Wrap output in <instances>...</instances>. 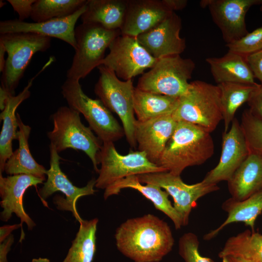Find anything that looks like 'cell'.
Segmentation results:
<instances>
[{
    "label": "cell",
    "instance_id": "6da1fadb",
    "mask_svg": "<svg viewBox=\"0 0 262 262\" xmlns=\"http://www.w3.org/2000/svg\"><path fill=\"white\" fill-rule=\"evenodd\" d=\"M115 238L118 250L134 262H160L175 242L167 223L150 213L127 219Z\"/></svg>",
    "mask_w": 262,
    "mask_h": 262
},
{
    "label": "cell",
    "instance_id": "7a4b0ae2",
    "mask_svg": "<svg viewBox=\"0 0 262 262\" xmlns=\"http://www.w3.org/2000/svg\"><path fill=\"white\" fill-rule=\"evenodd\" d=\"M214 150L210 132L197 125L178 121L157 165L180 176L186 168L204 163Z\"/></svg>",
    "mask_w": 262,
    "mask_h": 262
},
{
    "label": "cell",
    "instance_id": "3957f363",
    "mask_svg": "<svg viewBox=\"0 0 262 262\" xmlns=\"http://www.w3.org/2000/svg\"><path fill=\"white\" fill-rule=\"evenodd\" d=\"M80 114L69 106L59 107L51 115L53 128L47 135L58 153L70 148L84 152L98 173V158L103 142L82 122Z\"/></svg>",
    "mask_w": 262,
    "mask_h": 262
},
{
    "label": "cell",
    "instance_id": "277c9868",
    "mask_svg": "<svg viewBox=\"0 0 262 262\" xmlns=\"http://www.w3.org/2000/svg\"><path fill=\"white\" fill-rule=\"evenodd\" d=\"M172 116L177 122H186L213 131L223 120L219 87L198 80L190 82L187 92L179 98Z\"/></svg>",
    "mask_w": 262,
    "mask_h": 262
},
{
    "label": "cell",
    "instance_id": "5b68a950",
    "mask_svg": "<svg viewBox=\"0 0 262 262\" xmlns=\"http://www.w3.org/2000/svg\"><path fill=\"white\" fill-rule=\"evenodd\" d=\"M121 35L120 30H108L96 23H82L75 29L76 48L67 79L80 81L101 65L106 49Z\"/></svg>",
    "mask_w": 262,
    "mask_h": 262
},
{
    "label": "cell",
    "instance_id": "8992f818",
    "mask_svg": "<svg viewBox=\"0 0 262 262\" xmlns=\"http://www.w3.org/2000/svg\"><path fill=\"white\" fill-rule=\"evenodd\" d=\"M51 38L30 33L0 34V43L4 47L8 57L2 72L0 88L15 96V90L33 56L49 48Z\"/></svg>",
    "mask_w": 262,
    "mask_h": 262
},
{
    "label": "cell",
    "instance_id": "52a82bcc",
    "mask_svg": "<svg viewBox=\"0 0 262 262\" xmlns=\"http://www.w3.org/2000/svg\"><path fill=\"white\" fill-rule=\"evenodd\" d=\"M100 74L94 92L104 106L115 113L121 120L126 139L131 147L136 148L135 137L137 119L134 117L132 79L119 80L115 73L103 65L98 67Z\"/></svg>",
    "mask_w": 262,
    "mask_h": 262
},
{
    "label": "cell",
    "instance_id": "ba28073f",
    "mask_svg": "<svg viewBox=\"0 0 262 262\" xmlns=\"http://www.w3.org/2000/svg\"><path fill=\"white\" fill-rule=\"evenodd\" d=\"M61 89L68 106L83 115L89 127L103 143H114L125 135L123 128L112 112L100 99L88 97L79 80L67 78Z\"/></svg>",
    "mask_w": 262,
    "mask_h": 262
},
{
    "label": "cell",
    "instance_id": "9c48e42d",
    "mask_svg": "<svg viewBox=\"0 0 262 262\" xmlns=\"http://www.w3.org/2000/svg\"><path fill=\"white\" fill-rule=\"evenodd\" d=\"M195 68L194 62L180 55L157 59L139 79L136 88L144 91L180 98L188 90Z\"/></svg>",
    "mask_w": 262,
    "mask_h": 262
},
{
    "label": "cell",
    "instance_id": "30bf717a",
    "mask_svg": "<svg viewBox=\"0 0 262 262\" xmlns=\"http://www.w3.org/2000/svg\"><path fill=\"white\" fill-rule=\"evenodd\" d=\"M98 162L100 168L96 180L95 187L104 190L130 176L167 172L150 162L143 151H130L127 155L120 154L113 142L103 143Z\"/></svg>",
    "mask_w": 262,
    "mask_h": 262
},
{
    "label": "cell",
    "instance_id": "8fae6325",
    "mask_svg": "<svg viewBox=\"0 0 262 262\" xmlns=\"http://www.w3.org/2000/svg\"><path fill=\"white\" fill-rule=\"evenodd\" d=\"M109 53L101 63L124 81L144 74L157 59L139 43L136 37L120 35L109 47Z\"/></svg>",
    "mask_w": 262,
    "mask_h": 262
},
{
    "label": "cell",
    "instance_id": "7c38bea8",
    "mask_svg": "<svg viewBox=\"0 0 262 262\" xmlns=\"http://www.w3.org/2000/svg\"><path fill=\"white\" fill-rule=\"evenodd\" d=\"M141 183L158 186L165 190L174 201L173 206L183 220L184 226L188 225L192 210L196 201L203 196L219 189L217 184L203 180L187 184L180 176L169 172H160L137 175Z\"/></svg>",
    "mask_w": 262,
    "mask_h": 262
},
{
    "label": "cell",
    "instance_id": "4fadbf2b",
    "mask_svg": "<svg viewBox=\"0 0 262 262\" xmlns=\"http://www.w3.org/2000/svg\"><path fill=\"white\" fill-rule=\"evenodd\" d=\"M50 167L47 170V180L38 191L41 200L44 201L56 192L60 191L65 195V198L60 196L54 198V203L60 210L72 212L77 221L83 219L78 213L76 207L77 200L82 196L93 195L96 190V180L92 179L84 187H78L73 184L60 167L61 157L55 147L50 144Z\"/></svg>",
    "mask_w": 262,
    "mask_h": 262
},
{
    "label": "cell",
    "instance_id": "5bb4252c",
    "mask_svg": "<svg viewBox=\"0 0 262 262\" xmlns=\"http://www.w3.org/2000/svg\"><path fill=\"white\" fill-rule=\"evenodd\" d=\"M261 0H203L201 7H208L214 23L227 44L236 41L248 33L246 15L250 8Z\"/></svg>",
    "mask_w": 262,
    "mask_h": 262
},
{
    "label": "cell",
    "instance_id": "9a60e30c",
    "mask_svg": "<svg viewBox=\"0 0 262 262\" xmlns=\"http://www.w3.org/2000/svg\"><path fill=\"white\" fill-rule=\"evenodd\" d=\"M181 27V18L173 12L136 38L139 43L156 59L180 55L186 48V41L180 35Z\"/></svg>",
    "mask_w": 262,
    "mask_h": 262
},
{
    "label": "cell",
    "instance_id": "2e32d148",
    "mask_svg": "<svg viewBox=\"0 0 262 262\" xmlns=\"http://www.w3.org/2000/svg\"><path fill=\"white\" fill-rule=\"evenodd\" d=\"M222 152L218 164L202 180L217 184L229 180L249 154V151L240 123L234 118L228 132L223 133Z\"/></svg>",
    "mask_w": 262,
    "mask_h": 262
},
{
    "label": "cell",
    "instance_id": "e0dca14e",
    "mask_svg": "<svg viewBox=\"0 0 262 262\" xmlns=\"http://www.w3.org/2000/svg\"><path fill=\"white\" fill-rule=\"evenodd\" d=\"M86 4L73 15L63 18L39 22H27L18 19L1 21L0 33H30L41 34L60 39L75 49L77 46L75 37V25L85 11Z\"/></svg>",
    "mask_w": 262,
    "mask_h": 262
},
{
    "label": "cell",
    "instance_id": "ac0fdd59",
    "mask_svg": "<svg viewBox=\"0 0 262 262\" xmlns=\"http://www.w3.org/2000/svg\"><path fill=\"white\" fill-rule=\"evenodd\" d=\"M44 180L26 174L10 175L3 177L0 174V219L7 222L13 213L21 220V225L25 223L29 230L35 226L34 221L24 210L23 197L27 189L33 186L42 183Z\"/></svg>",
    "mask_w": 262,
    "mask_h": 262
},
{
    "label": "cell",
    "instance_id": "d6986e66",
    "mask_svg": "<svg viewBox=\"0 0 262 262\" xmlns=\"http://www.w3.org/2000/svg\"><path fill=\"white\" fill-rule=\"evenodd\" d=\"M177 124L171 115L145 121L137 120L135 137L139 150L144 152L149 161L157 164Z\"/></svg>",
    "mask_w": 262,
    "mask_h": 262
},
{
    "label": "cell",
    "instance_id": "ffe728a7",
    "mask_svg": "<svg viewBox=\"0 0 262 262\" xmlns=\"http://www.w3.org/2000/svg\"><path fill=\"white\" fill-rule=\"evenodd\" d=\"M172 12L163 0H128L121 35L137 37Z\"/></svg>",
    "mask_w": 262,
    "mask_h": 262
},
{
    "label": "cell",
    "instance_id": "44dd1931",
    "mask_svg": "<svg viewBox=\"0 0 262 262\" xmlns=\"http://www.w3.org/2000/svg\"><path fill=\"white\" fill-rule=\"evenodd\" d=\"M125 188L136 190L149 200L157 210L162 212L172 220L176 229L184 226L181 216L168 199L169 195L167 192L155 185H143L137 175L130 176L116 181L104 190L103 197L107 199L110 196L118 195Z\"/></svg>",
    "mask_w": 262,
    "mask_h": 262
},
{
    "label": "cell",
    "instance_id": "7402d4cb",
    "mask_svg": "<svg viewBox=\"0 0 262 262\" xmlns=\"http://www.w3.org/2000/svg\"><path fill=\"white\" fill-rule=\"evenodd\" d=\"M50 65L48 62L42 69L29 81L27 85L17 96H9L4 108L0 114L2 126L0 134V174L4 171L5 164L13 153L12 142L16 139L17 128L18 127L16 111L18 106L31 95L30 89L34 79Z\"/></svg>",
    "mask_w": 262,
    "mask_h": 262
},
{
    "label": "cell",
    "instance_id": "603a6c76",
    "mask_svg": "<svg viewBox=\"0 0 262 262\" xmlns=\"http://www.w3.org/2000/svg\"><path fill=\"white\" fill-rule=\"evenodd\" d=\"M231 197L243 200L262 191V156L249 153L228 181Z\"/></svg>",
    "mask_w": 262,
    "mask_h": 262
},
{
    "label": "cell",
    "instance_id": "cb8c5ba5",
    "mask_svg": "<svg viewBox=\"0 0 262 262\" xmlns=\"http://www.w3.org/2000/svg\"><path fill=\"white\" fill-rule=\"evenodd\" d=\"M16 118L19 130L16 139L19 146L7 161L4 171L10 175H30L45 180L47 170L34 159L30 150L28 140L31 128L23 122L18 113Z\"/></svg>",
    "mask_w": 262,
    "mask_h": 262
},
{
    "label": "cell",
    "instance_id": "d4e9b609",
    "mask_svg": "<svg viewBox=\"0 0 262 262\" xmlns=\"http://www.w3.org/2000/svg\"><path fill=\"white\" fill-rule=\"evenodd\" d=\"M206 61L217 84L224 82L257 85L246 58L229 51L221 57H210Z\"/></svg>",
    "mask_w": 262,
    "mask_h": 262
},
{
    "label": "cell",
    "instance_id": "484cf974",
    "mask_svg": "<svg viewBox=\"0 0 262 262\" xmlns=\"http://www.w3.org/2000/svg\"><path fill=\"white\" fill-rule=\"evenodd\" d=\"M222 208L227 213V217L218 227L204 235V240H212L233 223H243L254 230L256 220L262 213V191L241 201L230 197L223 203Z\"/></svg>",
    "mask_w": 262,
    "mask_h": 262
},
{
    "label": "cell",
    "instance_id": "4316f807",
    "mask_svg": "<svg viewBox=\"0 0 262 262\" xmlns=\"http://www.w3.org/2000/svg\"><path fill=\"white\" fill-rule=\"evenodd\" d=\"M128 0H87L82 23H96L112 30H120L123 24Z\"/></svg>",
    "mask_w": 262,
    "mask_h": 262
},
{
    "label": "cell",
    "instance_id": "83f0119b",
    "mask_svg": "<svg viewBox=\"0 0 262 262\" xmlns=\"http://www.w3.org/2000/svg\"><path fill=\"white\" fill-rule=\"evenodd\" d=\"M179 98L144 91L135 87L133 106L137 120L145 121L172 115L177 107Z\"/></svg>",
    "mask_w": 262,
    "mask_h": 262
},
{
    "label": "cell",
    "instance_id": "f1b7e54d",
    "mask_svg": "<svg viewBox=\"0 0 262 262\" xmlns=\"http://www.w3.org/2000/svg\"><path fill=\"white\" fill-rule=\"evenodd\" d=\"M227 255L262 262V233L247 229L230 237L218 254L220 258Z\"/></svg>",
    "mask_w": 262,
    "mask_h": 262
},
{
    "label": "cell",
    "instance_id": "f546056e",
    "mask_svg": "<svg viewBox=\"0 0 262 262\" xmlns=\"http://www.w3.org/2000/svg\"><path fill=\"white\" fill-rule=\"evenodd\" d=\"M220 91V101L224 124V133L229 130L237 109L247 102L255 90L259 86L233 82L217 84Z\"/></svg>",
    "mask_w": 262,
    "mask_h": 262
},
{
    "label": "cell",
    "instance_id": "4dcf8cb0",
    "mask_svg": "<svg viewBox=\"0 0 262 262\" xmlns=\"http://www.w3.org/2000/svg\"><path fill=\"white\" fill-rule=\"evenodd\" d=\"M98 219L82 220L66 256L62 262H92L96 251Z\"/></svg>",
    "mask_w": 262,
    "mask_h": 262
},
{
    "label": "cell",
    "instance_id": "1f68e13d",
    "mask_svg": "<svg viewBox=\"0 0 262 262\" xmlns=\"http://www.w3.org/2000/svg\"><path fill=\"white\" fill-rule=\"evenodd\" d=\"M87 0H36L31 16L33 22H39L73 15Z\"/></svg>",
    "mask_w": 262,
    "mask_h": 262
},
{
    "label": "cell",
    "instance_id": "d6a6232c",
    "mask_svg": "<svg viewBox=\"0 0 262 262\" xmlns=\"http://www.w3.org/2000/svg\"><path fill=\"white\" fill-rule=\"evenodd\" d=\"M240 125L249 153L262 156V120L246 109L242 114Z\"/></svg>",
    "mask_w": 262,
    "mask_h": 262
},
{
    "label": "cell",
    "instance_id": "836d02e7",
    "mask_svg": "<svg viewBox=\"0 0 262 262\" xmlns=\"http://www.w3.org/2000/svg\"><path fill=\"white\" fill-rule=\"evenodd\" d=\"M228 51L245 58L262 49V26L241 39L227 44Z\"/></svg>",
    "mask_w": 262,
    "mask_h": 262
},
{
    "label": "cell",
    "instance_id": "e575fe53",
    "mask_svg": "<svg viewBox=\"0 0 262 262\" xmlns=\"http://www.w3.org/2000/svg\"><path fill=\"white\" fill-rule=\"evenodd\" d=\"M198 237L193 232L183 234L179 241V253L185 262H214L202 256L199 251Z\"/></svg>",
    "mask_w": 262,
    "mask_h": 262
},
{
    "label": "cell",
    "instance_id": "d590c367",
    "mask_svg": "<svg viewBox=\"0 0 262 262\" xmlns=\"http://www.w3.org/2000/svg\"><path fill=\"white\" fill-rule=\"evenodd\" d=\"M36 0H8L14 11L17 13L18 20L24 21L31 16L33 6Z\"/></svg>",
    "mask_w": 262,
    "mask_h": 262
},
{
    "label": "cell",
    "instance_id": "8d00e7d4",
    "mask_svg": "<svg viewBox=\"0 0 262 262\" xmlns=\"http://www.w3.org/2000/svg\"><path fill=\"white\" fill-rule=\"evenodd\" d=\"M247 103L251 113L262 120V83L255 90Z\"/></svg>",
    "mask_w": 262,
    "mask_h": 262
},
{
    "label": "cell",
    "instance_id": "74e56055",
    "mask_svg": "<svg viewBox=\"0 0 262 262\" xmlns=\"http://www.w3.org/2000/svg\"><path fill=\"white\" fill-rule=\"evenodd\" d=\"M255 78L262 83V49L246 58Z\"/></svg>",
    "mask_w": 262,
    "mask_h": 262
},
{
    "label": "cell",
    "instance_id": "f35d334b",
    "mask_svg": "<svg viewBox=\"0 0 262 262\" xmlns=\"http://www.w3.org/2000/svg\"><path fill=\"white\" fill-rule=\"evenodd\" d=\"M14 242V237L12 234L9 235L0 244V262H8L7 255L10 250L11 246Z\"/></svg>",
    "mask_w": 262,
    "mask_h": 262
},
{
    "label": "cell",
    "instance_id": "ab89813d",
    "mask_svg": "<svg viewBox=\"0 0 262 262\" xmlns=\"http://www.w3.org/2000/svg\"><path fill=\"white\" fill-rule=\"evenodd\" d=\"M165 5L172 12L181 10L187 4L186 0H163Z\"/></svg>",
    "mask_w": 262,
    "mask_h": 262
},
{
    "label": "cell",
    "instance_id": "60d3db41",
    "mask_svg": "<svg viewBox=\"0 0 262 262\" xmlns=\"http://www.w3.org/2000/svg\"><path fill=\"white\" fill-rule=\"evenodd\" d=\"M22 225L21 224L14 225H4L0 228V243L4 241L9 235L11 234V232L19 228Z\"/></svg>",
    "mask_w": 262,
    "mask_h": 262
},
{
    "label": "cell",
    "instance_id": "b9f144b4",
    "mask_svg": "<svg viewBox=\"0 0 262 262\" xmlns=\"http://www.w3.org/2000/svg\"><path fill=\"white\" fill-rule=\"evenodd\" d=\"M221 259L222 262H251L244 258L232 255L225 256Z\"/></svg>",
    "mask_w": 262,
    "mask_h": 262
},
{
    "label": "cell",
    "instance_id": "7bdbcfd3",
    "mask_svg": "<svg viewBox=\"0 0 262 262\" xmlns=\"http://www.w3.org/2000/svg\"><path fill=\"white\" fill-rule=\"evenodd\" d=\"M6 52L3 45L0 43V71L2 72L5 67L6 60H5V54Z\"/></svg>",
    "mask_w": 262,
    "mask_h": 262
},
{
    "label": "cell",
    "instance_id": "ee69618b",
    "mask_svg": "<svg viewBox=\"0 0 262 262\" xmlns=\"http://www.w3.org/2000/svg\"><path fill=\"white\" fill-rule=\"evenodd\" d=\"M31 262H50V261L47 258H39L38 259H33Z\"/></svg>",
    "mask_w": 262,
    "mask_h": 262
},
{
    "label": "cell",
    "instance_id": "f6af8a7d",
    "mask_svg": "<svg viewBox=\"0 0 262 262\" xmlns=\"http://www.w3.org/2000/svg\"><path fill=\"white\" fill-rule=\"evenodd\" d=\"M260 5V11H262V0H261Z\"/></svg>",
    "mask_w": 262,
    "mask_h": 262
},
{
    "label": "cell",
    "instance_id": "bcb514c9",
    "mask_svg": "<svg viewBox=\"0 0 262 262\" xmlns=\"http://www.w3.org/2000/svg\"><path fill=\"white\" fill-rule=\"evenodd\" d=\"M0 7L3 6V5H3V3H4V4L6 3H5L4 2H3V1L1 2V1H0Z\"/></svg>",
    "mask_w": 262,
    "mask_h": 262
}]
</instances>
